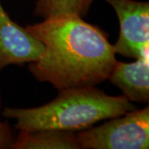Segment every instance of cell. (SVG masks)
Returning <instances> with one entry per match:
<instances>
[{
	"label": "cell",
	"instance_id": "obj_1",
	"mask_svg": "<svg viewBox=\"0 0 149 149\" xmlns=\"http://www.w3.org/2000/svg\"><path fill=\"white\" fill-rule=\"evenodd\" d=\"M25 28L44 45L42 56L28 65L31 74L58 91L100 85L117 61L108 33L80 16L50 17Z\"/></svg>",
	"mask_w": 149,
	"mask_h": 149
},
{
	"label": "cell",
	"instance_id": "obj_2",
	"mask_svg": "<svg viewBox=\"0 0 149 149\" xmlns=\"http://www.w3.org/2000/svg\"><path fill=\"white\" fill-rule=\"evenodd\" d=\"M136 108L124 95L111 96L95 86L59 91L53 100L30 109L4 108L3 116L16 119L19 131L56 129L79 132L96 123L121 116Z\"/></svg>",
	"mask_w": 149,
	"mask_h": 149
},
{
	"label": "cell",
	"instance_id": "obj_3",
	"mask_svg": "<svg viewBox=\"0 0 149 149\" xmlns=\"http://www.w3.org/2000/svg\"><path fill=\"white\" fill-rule=\"evenodd\" d=\"M80 149H148L149 107L76 132Z\"/></svg>",
	"mask_w": 149,
	"mask_h": 149
},
{
	"label": "cell",
	"instance_id": "obj_4",
	"mask_svg": "<svg viewBox=\"0 0 149 149\" xmlns=\"http://www.w3.org/2000/svg\"><path fill=\"white\" fill-rule=\"evenodd\" d=\"M116 12L120 24L115 53L138 59L148 55L149 3L135 0H104Z\"/></svg>",
	"mask_w": 149,
	"mask_h": 149
},
{
	"label": "cell",
	"instance_id": "obj_5",
	"mask_svg": "<svg viewBox=\"0 0 149 149\" xmlns=\"http://www.w3.org/2000/svg\"><path fill=\"white\" fill-rule=\"evenodd\" d=\"M43 52V43L13 21L0 3V73L10 65L35 61Z\"/></svg>",
	"mask_w": 149,
	"mask_h": 149
},
{
	"label": "cell",
	"instance_id": "obj_6",
	"mask_svg": "<svg viewBox=\"0 0 149 149\" xmlns=\"http://www.w3.org/2000/svg\"><path fill=\"white\" fill-rule=\"evenodd\" d=\"M108 80L117 86L129 101L149 102L148 55L125 63L116 61Z\"/></svg>",
	"mask_w": 149,
	"mask_h": 149
},
{
	"label": "cell",
	"instance_id": "obj_7",
	"mask_svg": "<svg viewBox=\"0 0 149 149\" xmlns=\"http://www.w3.org/2000/svg\"><path fill=\"white\" fill-rule=\"evenodd\" d=\"M12 149H80L76 132L56 129L19 131Z\"/></svg>",
	"mask_w": 149,
	"mask_h": 149
},
{
	"label": "cell",
	"instance_id": "obj_8",
	"mask_svg": "<svg viewBox=\"0 0 149 149\" xmlns=\"http://www.w3.org/2000/svg\"><path fill=\"white\" fill-rule=\"evenodd\" d=\"M95 0H37L33 15L41 18L73 14L85 17Z\"/></svg>",
	"mask_w": 149,
	"mask_h": 149
},
{
	"label": "cell",
	"instance_id": "obj_9",
	"mask_svg": "<svg viewBox=\"0 0 149 149\" xmlns=\"http://www.w3.org/2000/svg\"><path fill=\"white\" fill-rule=\"evenodd\" d=\"M2 95L0 92V109L2 108ZM14 136L9 123L7 121L0 120V149L12 148V145L14 142Z\"/></svg>",
	"mask_w": 149,
	"mask_h": 149
}]
</instances>
